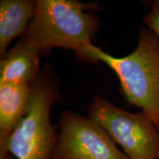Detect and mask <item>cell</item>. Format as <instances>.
Listing matches in <instances>:
<instances>
[{
  "label": "cell",
  "mask_w": 159,
  "mask_h": 159,
  "mask_svg": "<svg viewBox=\"0 0 159 159\" xmlns=\"http://www.w3.org/2000/svg\"><path fill=\"white\" fill-rule=\"evenodd\" d=\"M144 22L147 28L152 31L159 40V0L152 4L144 18Z\"/></svg>",
  "instance_id": "9"
},
{
  "label": "cell",
  "mask_w": 159,
  "mask_h": 159,
  "mask_svg": "<svg viewBox=\"0 0 159 159\" xmlns=\"http://www.w3.org/2000/svg\"><path fill=\"white\" fill-rule=\"evenodd\" d=\"M36 11L22 36L38 46L41 55L54 48L79 52L92 43L99 29L96 3L76 0H36Z\"/></svg>",
  "instance_id": "2"
},
{
  "label": "cell",
  "mask_w": 159,
  "mask_h": 159,
  "mask_svg": "<svg viewBox=\"0 0 159 159\" xmlns=\"http://www.w3.org/2000/svg\"><path fill=\"white\" fill-rule=\"evenodd\" d=\"M29 83H0V140L7 138L25 118L33 97Z\"/></svg>",
  "instance_id": "7"
},
{
  "label": "cell",
  "mask_w": 159,
  "mask_h": 159,
  "mask_svg": "<svg viewBox=\"0 0 159 159\" xmlns=\"http://www.w3.org/2000/svg\"><path fill=\"white\" fill-rule=\"evenodd\" d=\"M157 159H159V150H158V158H157Z\"/></svg>",
  "instance_id": "11"
},
{
  "label": "cell",
  "mask_w": 159,
  "mask_h": 159,
  "mask_svg": "<svg viewBox=\"0 0 159 159\" xmlns=\"http://www.w3.org/2000/svg\"><path fill=\"white\" fill-rule=\"evenodd\" d=\"M85 62H103L116 73L125 99L142 109L159 130V40L142 27L136 49L117 57L89 43L76 53Z\"/></svg>",
  "instance_id": "1"
},
{
  "label": "cell",
  "mask_w": 159,
  "mask_h": 159,
  "mask_svg": "<svg viewBox=\"0 0 159 159\" xmlns=\"http://www.w3.org/2000/svg\"><path fill=\"white\" fill-rule=\"evenodd\" d=\"M89 117L100 125L130 159H157L159 130L143 111L132 113L96 96L89 106Z\"/></svg>",
  "instance_id": "4"
},
{
  "label": "cell",
  "mask_w": 159,
  "mask_h": 159,
  "mask_svg": "<svg viewBox=\"0 0 159 159\" xmlns=\"http://www.w3.org/2000/svg\"><path fill=\"white\" fill-rule=\"evenodd\" d=\"M38 46L30 40L21 36L14 47L1 57L0 83L33 84L41 71Z\"/></svg>",
  "instance_id": "6"
},
{
  "label": "cell",
  "mask_w": 159,
  "mask_h": 159,
  "mask_svg": "<svg viewBox=\"0 0 159 159\" xmlns=\"http://www.w3.org/2000/svg\"><path fill=\"white\" fill-rule=\"evenodd\" d=\"M58 89L54 72L46 67L33 85L27 115L7 138L0 140V148L17 159H51L58 134L51 122L50 111L60 98Z\"/></svg>",
  "instance_id": "3"
},
{
  "label": "cell",
  "mask_w": 159,
  "mask_h": 159,
  "mask_svg": "<svg viewBox=\"0 0 159 159\" xmlns=\"http://www.w3.org/2000/svg\"><path fill=\"white\" fill-rule=\"evenodd\" d=\"M51 159H130L100 125L65 110Z\"/></svg>",
  "instance_id": "5"
},
{
  "label": "cell",
  "mask_w": 159,
  "mask_h": 159,
  "mask_svg": "<svg viewBox=\"0 0 159 159\" xmlns=\"http://www.w3.org/2000/svg\"><path fill=\"white\" fill-rule=\"evenodd\" d=\"M35 0L0 1V55L8 51L16 38L25 34L36 11Z\"/></svg>",
  "instance_id": "8"
},
{
  "label": "cell",
  "mask_w": 159,
  "mask_h": 159,
  "mask_svg": "<svg viewBox=\"0 0 159 159\" xmlns=\"http://www.w3.org/2000/svg\"><path fill=\"white\" fill-rule=\"evenodd\" d=\"M0 159H13V156L7 151L0 148Z\"/></svg>",
  "instance_id": "10"
}]
</instances>
